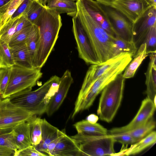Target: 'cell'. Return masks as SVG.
<instances>
[{"instance_id":"8","label":"cell","mask_w":156,"mask_h":156,"mask_svg":"<svg viewBox=\"0 0 156 156\" xmlns=\"http://www.w3.org/2000/svg\"><path fill=\"white\" fill-rule=\"evenodd\" d=\"M33 115L15 105L9 98L0 99V129L13 127L27 121Z\"/></svg>"},{"instance_id":"5","label":"cell","mask_w":156,"mask_h":156,"mask_svg":"<svg viewBox=\"0 0 156 156\" xmlns=\"http://www.w3.org/2000/svg\"><path fill=\"white\" fill-rule=\"evenodd\" d=\"M132 57L127 54L119 62L99 77L88 89L79 104L74 106L73 115L89 108L103 88L124 71L132 59Z\"/></svg>"},{"instance_id":"6","label":"cell","mask_w":156,"mask_h":156,"mask_svg":"<svg viewBox=\"0 0 156 156\" xmlns=\"http://www.w3.org/2000/svg\"><path fill=\"white\" fill-rule=\"evenodd\" d=\"M71 137L78 144L81 156H112L115 142L110 134L90 135L78 133Z\"/></svg>"},{"instance_id":"38","label":"cell","mask_w":156,"mask_h":156,"mask_svg":"<svg viewBox=\"0 0 156 156\" xmlns=\"http://www.w3.org/2000/svg\"><path fill=\"white\" fill-rule=\"evenodd\" d=\"M47 155L40 152L33 145L21 151L15 152L14 156H46Z\"/></svg>"},{"instance_id":"3","label":"cell","mask_w":156,"mask_h":156,"mask_svg":"<svg viewBox=\"0 0 156 156\" xmlns=\"http://www.w3.org/2000/svg\"><path fill=\"white\" fill-rule=\"evenodd\" d=\"M125 79L122 73L119 74L101 91L97 112L101 120L110 122L115 115L123 98Z\"/></svg>"},{"instance_id":"7","label":"cell","mask_w":156,"mask_h":156,"mask_svg":"<svg viewBox=\"0 0 156 156\" xmlns=\"http://www.w3.org/2000/svg\"><path fill=\"white\" fill-rule=\"evenodd\" d=\"M58 77L56 75L51 76L38 89L16 97L11 99V101L33 115H42L46 112L48 105L44 101L45 97Z\"/></svg>"},{"instance_id":"14","label":"cell","mask_w":156,"mask_h":156,"mask_svg":"<svg viewBox=\"0 0 156 156\" xmlns=\"http://www.w3.org/2000/svg\"><path fill=\"white\" fill-rule=\"evenodd\" d=\"M76 2L109 34L114 37L116 36L101 4L94 0H77Z\"/></svg>"},{"instance_id":"29","label":"cell","mask_w":156,"mask_h":156,"mask_svg":"<svg viewBox=\"0 0 156 156\" xmlns=\"http://www.w3.org/2000/svg\"><path fill=\"white\" fill-rule=\"evenodd\" d=\"M14 65L9 44L0 39V68H10Z\"/></svg>"},{"instance_id":"35","label":"cell","mask_w":156,"mask_h":156,"mask_svg":"<svg viewBox=\"0 0 156 156\" xmlns=\"http://www.w3.org/2000/svg\"><path fill=\"white\" fill-rule=\"evenodd\" d=\"M143 43L146 44L148 54L156 51V25L151 28Z\"/></svg>"},{"instance_id":"1","label":"cell","mask_w":156,"mask_h":156,"mask_svg":"<svg viewBox=\"0 0 156 156\" xmlns=\"http://www.w3.org/2000/svg\"><path fill=\"white\" fill-rule=\"evenodd\" d=\"M34 24L39 29V39L33 66L41 69L46 62L58 37L62 25L60 14L45 6Z\"/></svg>"},{"instance_id":"43","label":"cell","mask_w":156,"mask_h":156,"mask_svg":"<svg viewBox=\"0 0 156 156\" xmlns=\"http://www.w3.org/2000/svg\"><path fill=\"white\" fill-rule=\"evenodd\" d=\"M14 153L12 150L0 146V156H14Z\"/></svg>"},{"instance_id":"26","label":"cell","mask_w":156,"mask_h":156,"mask_svg":"<svg viewBox=\"0 0 156 156\" xmlns=\"http://www.w3.org/2000/svg\"><path fill=\"white\" fill-rule=\"evenodd\" d=\"M42 119L33 115L27 121L29 125L32 145L35 147L40 142L41 138Z\"/></svg>"},{"instance_id":"30","label":"cell","mask_w":156,"mask_h":156,"mask_svg":"<svg viewBox=\"0 0 156 156\" xmlns=\"http://www.w3.org/2000/svg\"><path fill=\"white\" fill-rule=\"evenodd\" d=\"M0 146L17 150L13 127L0 129Z\"/></svg>"},{"instance_id":"17","label":"cell","mask_w":156,"mask_h":156,"mask_svg":"<svg viewBox=\"0 0 156 156\" xmlns=\"http://www.w3.org/2000/svg\"><path fill=\"white\" fill-rule=\"evenodd\" d=\"M81 156L79 145L66 134L57 144L51 154V156Z\"/></svg>"},{"instance_id":"4","label":"cell","mask_w":156,"mask_h":156,"mask_svg":"<svg viewBox=\"0 0 156 156\" xmlns=\"http://www.w3.org/2000/svg\"><path fill=\"white\" fill-rule=\"evenodd\" d=\"M42 75L41 69L27 68L14 65L11 68L9 82L2 98L11 100L31 91Z\"/></svg>"},{"instance_id":"44","label":"cell","mask_w":156,"mask_h":156,"mask_svg":"<svg viewBox=\"0 0 156 156\" xmlns=\"http://www.w3.org/2000/svg\"><path fill=\"white\" fill-rule=\"evenodd\" d=\"M117 0H96L101 4L106 6H111Z\"/></svg>"},{"instance_id":"2","label":"cell","mask_w":156,"mask_h":156,"mask_svg":"<svg viewBox=\"0 0 156 156\" xmlns=\"http://www.w3.org/2000/svg\"><path fill=\"white\" fill-rule=\"evenodd\" d=\"M77 15L99 63L115 57L114 37L109 34L76 2Z\"/></svg>"},{"instance_id":"15","label":"cell","mask_w":156,"mask_h":156,"mask_svg":"<svg viewBox=\"0 0 156 156\" xmlns=\"http://www.w3.org/2000/svg\"><path fill=\"white\" fill-rule=\"evenodd\" d=\"M110 6L133 23L151 7L146 0H117Z\"/></svg>"},{"instance_id":"9","label":"cell","mask_w":156,"mask_h":156,"mask_svg":"<svg viewBox=\"0 0 156 156\" xmlns=\"http://www.w3.org/2000/svg\"><path fill=\"white\" fill-rule=\"evenodd\" d=\"M127 54L122 53L104 62L91 65L87 72L75 106L79 104L88 89L99 77L119 62Z\"/></svg>"},{"instance_id":"40","label":"cell","mask_w":156,"mask_h":156,"mask_svg":"<svg viewBox=\"0 0 156 156\" xmlns=\"http://www.w3.org/2000/svg\"><path fill=\"white\" fill-rule=\"evenodd\" d=\"M33 0H24L11 16L9 21L16 20L21 16Z\"/></svg>"},{"instance_id":"16","label":"cell","mask_w":156,"mask_h":156,"mask_svg":"<svg viewBox=\"0 0 156 156\" xmlns=\"http://www.w3.org/2000/svg\"><path fill=\"white\" fill-rule=\"evenodd\" d=\"M73 81L70 71L68 69L66 70L60 78L57 92L51 98L48 104L45 112L48 115H52L58 109L66 98Z\"/></svg>"},{"instance_id":"39","label":"cell","mask_w":156,"mask_h":156,"mask_svg":"<svg viewBox=\"0 0 156 156\" xmlns=\"http://www.w3.org/2000/svg\"><path fill=\"white\" fill-rule=\"evenodd\" d=\"M110 135L115 142L124 145H132L136 143L134 139L126 133Z\"/></svg>"},{"instance_id":"41","label":"cell","mask_w":156,"mask_h":156,"mask_svg":"<svg viewBox=\"0 0 156 156\" xmlns=\"http://www.w3.org/2000/svg\"><path fill=\"white\" fill-rule=\"evenodd\" d=\"M31 24H32L29 20L27 17L24 15H23L19 18L16 26L15 31L13 35L18 33L26 27Z\"/></svg>"},{"instance_id":"32","label":"cell","mask_w":156,"mask_h":156,"mask_svg":"<svg viewBox=\"0 0 156 156\" xmlns=\"http://www.w3.org/2000/svg\"><path fill=\"white\" fill-rule=\"evenodd\" d=\"M45 7L38 0H33L23 15L25 16L33 24Z\"/></svg>"},{"instance_id":"46","label":"cell","mask_w":156,"mask_h":156,"mask_svg":"<svg viewBox=\"0 0 156 156\" xmlns=\"http://www.w3.org/2000/svg\"><path fill=\"white\" fill-rule=\"evenodd\" d=\"M86 120L92 123H95L98 120V117L94 114H91L87 118Z\"/></svg>"},{"instance_id":"12","label":"cell","mask_w":156,"mask_h":156,"mask_svg":"<svg viewBox=\"0 0 156 156\" xmlns=\"http://www.w3.org/2000/svg\"><path fill=\"white\" fill-rule=\"evenodd\" d=\"M102 5L108 16L116 35L126 41L133 42V23L112 7Z\"/></svg>"},{"instance_id":"27","label":"cell","mask_w":156,"mask_h":156,"mask_svg":"<svg viewBox=\"0 0 156 156\" xmlns=\"http://www.w3.org/2000/svg\"><path fill=\"white\" fill-rule=\"evenodd\" d=\"M155 126V122L152 117L141 126L124 133L130 135L136 142L151 133Z\"/></svg>"},{"instance_id":"10","label":"cell","mask_w":156,"mask_h":156,"mask_svg":"<svg viewBox=\"0 0 156 156\" xmlns=\"http://www.w3.org/2000/svg\"><path fill=\"white\" fill-rule=\"evenodd\" d=\"M73 31L76 42L79 57L86 63H99L89 37L77 15L73 17Z\"/></svg>"},{"instance_id":"42","label":"cell","mask_w":156,"mask_h":156,"mask_svg":"<svg viewBox=\"0 0 156 156\" xmlns=\"http://www.w3.org/2000/svg\"><path fill=\"white\" fill-rule=\"evenodd\" d=\"M66 134L65 131H61L58 136L49 144L47 149V153L48 155L51 156V153L56 145Z\"/></svg>"},{"instance_id":"24","label":"cell","mask_w":156,"mask_h":156,"mask_svg":"<svg viewBox=\"0 0 156 156\" xmlns=\"http://www.w3.org/2000/svg\"><path fill=\"white\" fill-rule=\"evenodd\" d=\"M147 52L145 43H142L139 46L132 59L125 69L123 74L125 79L132 78L143 61L148 55Z\"/></svg>"},{"instance_id":"11","label":"cell","mask_w":156,"mask_h":156,"mask_svg":"<svg viewBox=\"0 0 156 156\" xmlns=\"http://www.w3.org/2000/svg\"><path fill=\"white\" fill-rule=\"evenodd\" d=\"M156 107V105L154 102L147 97L142 101L137 114L129 124L124 126L114 128L108 131V134L123 133L141 126L152 117Z\"/></svg>"},{"instance_id":"25","label":"cell","mask_w":156,"mask_h":156,"mask_svg":"<svg viewBox=\"0 0 156 156\" xmlns=\"http://www.w3.org/2000/svg\"><path fill=\"white\" fill-rule=\"evenodd\" d=\"M78 133L90 135H105L108 130L98 123H92L87 120H83L74 125Z\"/></svg>"},{"instance_id":"19","label":"cell","mask_w":156,"mask_h":156,"mask_svg":"<svg viewBox=\"0 0 156 156\" xmlns=\"http://www.w3.org/2000/svg\"><path fill=\"white\" fill-rule=\"evenodd\" d=\"M147 98L156 105V58L150 57L147 70L145 73Z\"/></svg>"},{"instance_id":"23","label":"cell","mask_w":156,"mask_h":156,"mask_svg":"<svg viewBox=\"0 0 156 156\" xmlns=\"http://www.w3.org/2000/svg\"><path fill=\"white\" fill-rule=\"evenodd\" d=\"M77 0H48L47 6L59 14L66 13L72 17L75 16L77 11Z\"/></svg>"},{"instance_id":"33","label":"cell","mask_w":156,"mask_h":156,"mask_svg":"<svg viewBox=\"0 0 156 156\" xmlns=\"http://www.w3.org/2000/svg\"><path fill=\"white\" fill-rule=\"evenodd\" d=\"M19 18L14 20H10L0 28V39L9 44L15 31Z\"/></svg>"},{"instance_id":"28","label":"cell","mask_w":156,"mask_h":156,"mask_svg":"<svg viewBox=\"0 0 156 156\" xmlns=\"http://www.w3.org/2000/svg\"><path fill=\"white\" fill-rule=\"evenodd\" d=\"M113 41L115 56L122 53H128L133 57L136 54L138 49L133 42L126 41L117 35L114 37Z\"/></svg>"},{"instance_id":"21","label":"cell","mask_w":156,"mask_h":156,"mask_svg":"<svg viewBox=\"0 0 156 156\" xmlns=\"http://www.w3.org/2000/svg\"><path fill=\"white\" fill-rule=\"evenodd\" d=\"M10 48L15 65L27 68H34L26 43Z\"/></svg>"},{"instance_id":"47","label":"cell","mask_w":156,"mask_h":156,"mask_svg":"<svg viewBox=\"0 0 156 156\" xmlns=\"http://www.w3.org/2000/svg\"><path fill=\"white\" fill-rule=\"evenodd\" d=\"M151 7H156V0H146Z\"/></svg>"},{"instance_id":"31","label":"cell","mask_w":156,"mask_h":156,"mask_svg":"<svg viewBox=\"0 0 156 156\" xmlns=\"http://www.w3.org/2000/svg\"><path fill=\"white\" fill-rule=\"evenodd\" d=\"M39 39L38 27L37 26L33 24L32 29L26 42L30 56L33 66Z\"/></svg>"},{"instance_id":"18","label":"cell","mask_w":156,"mask_h":156,"mask_svg":"<svg viewBox=\"0 0 156 156\" xmlns=\"http://www.w3.org/2000/svg\"><path fill=\"white\" fill-rule=\"evenodd\" d=\"M41 129V140L35 147L40 152L47 154L49 144L58 136L60 130L51 125L45 119H42Z\"/></svg>"},{"instance_id":"37","label":"cell","mask_w":156,"mask_h":156,"mask_svg":"<svg viewBox=\"0 0 156 156\" xmlns=\"http://www.w3.org/2000/svg\"><path fill=\"white\" fill-rule=\"evenodd\" d=\"M11 67L0 68V99L7 88L10 77Z\"/></svg>"},{"instance_id":"22","label":"cell","mask_w":156,"mask_h":156,"mask_svg":"<svg viewBox=\"0 0 156 156\" xmlns=\"http://www.w3.org/2000/svg\"><path fill=\"white\" fill-rule=\"evenodd\" d=\"M156 141V132L155 131H152L140 141L131 145L129 148L123 149L117 154L115 153L112 156L135 155L155 144Z\"/></svg>"},{"instance_id":"34","label":"cell","mask_w":156,"mask_h":156,"mask_svg":"<svg viewBox=\"0 0 156 156\" xmlns=\"http://www.w3.org/2000/svg\"><path fill=\"white\" fill-rule=\"evenodd\" d=\"M24 0H11L7 7L0 13V28L9 21L11 17Z\"/></svg>"},{"instance_id":"45","label":"cell","mask_w":156,"mask_h":156,"mask_svg":"<svg viewBox=\"0 0 156 156\" xmlns=\"http://www.w3.org/2000/svg\"><path fill=\"white\" fill-rule=\"evenodd\" d=\"M11 0H0V13L5 10Z\"/></svg>"},{"instance_id":"36","label":"cell","mask_w":156,"mask_h":156,"mask_svg":"<svg viewBox=\"0 0 156 156\" xmlns=\"http://www.w3.org/2000/svg\"><path fill=\"white\" fill-rule=\"evenodd\" d=\"M33 24L23 30L12 37L9 45L10 47L25 43L32 28Z\"/></svg>"},{"instance_id":"13","label":"cell","mask_w":156,"mask_h":156,"mask_svg":"<svg viewBox=\"0 0 156 156\" xmlns=\"http://www.w3.org/2000/svg\"><path fill=\"white\" fill-rule=\"evenodd\" d=\"M156 25V7L149 8L133 23V40L137 49L151 28Z\"/></svg>"},{"instance_id":"20","label":"cell","mask_w":156,"mask_h":156,"mask_svg":"<svg viewBox=\"0 0 156 156\" xmlns=\"http://www.w3.org/2000/svg\"><path fill=\"white\" fill-rule=\"evenodd\" d=\"M17 150H22L32 145L28 124L23 122L13 127Z\"/></svg>"},{"instance_id":"48","label":"cell","mask_w":156,"mask_h":156,"mask_svg":"<svg viewBox=\"0 0 156 156\" xmlns=\"http://www.w3.org/2000/svg\"><path fill=\"white\" fill-rule=\"evenodd\" d=\"M48 0H42L41 4L44 6H46L47 4Z\"/></svg>"}]
</instances>
